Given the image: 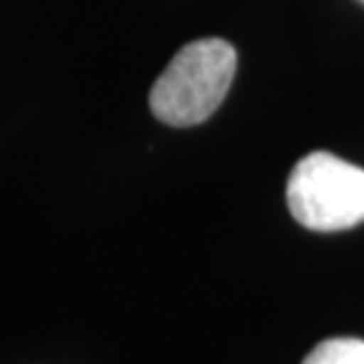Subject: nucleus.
Returning <instances> with one entry per match:
<instances>
[{
  "label": "nucleus",
  "instance_id": "obj_3",
  "mask_svg": "<svg viewBox=\"0 0 364 364\" xmlns=\"http://www.w3.org/2000/svg\"><path fill=\"white\" fill-rule=\"evenodd\" d=\"M303 364H364V341L329 338L322 341Z\"/></svg>",
  "mask_w": 364,
  "mask_h": 364
},
{
  "label": "nucleus",
  "instance_id": "obj_2",
  "mask_svg": "<svg viewBox=\"0 0 364 364\" xmlns=\"http://www.w3.org/2000/svg\"><path fill=\"white\" fill-rule=\"evenodd\" d=\"M291 215L315 232H338L364 223V171L329 151H312L287 182Z\"/></svg>",
  "mask_w": 364,
  "mask_h": 364
},
{
  "label": "nucleus",
  "instance_id": "obj_1",
  "mask_svg": "<svg viewBox=\"0 0 364 364\" xmlns=\"http://www.w3.org/2000/svg\"><path fill=\"white\" fill-rule=\"evenodd\" d=\"M237 71V53L223 38L189 43L173 57L149 92L159 121L176 128L199 126L223 105Z\"/></svg>",
  "mask_w": 364,
  "mask_h": 364
}]
</instances>
